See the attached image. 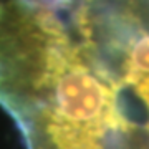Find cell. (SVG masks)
Returning <instances> with one entry per match:
<instances>
[{
    "label": "cell",
    "mask_w": 149,
    "mask_h": 149,
    "mask_svg": "<svg viewBox=\"0 0 149 149\" xmlns=\"http://www.w3.org/2000/svg\"><path fill=\"white\" fill-rule=\"evenodd\" d=\"M146 78H149V35L143 33L129 50L123 81L138 85Z\"/></svg>",
    "instance_id": "obj_1"
},
{
    "label": "cell",
    "mask_w": 149,
    "mask_h": 149,
    "mask_svg": "<svg viewBox=\"0 0 149 149\" xmlns=\"http://www.w3.org/2000/svg\"><path fill=\"white\" fill-rule=\"evenodd\" d=\"M18 0H0V5L2 7H8V5H13V3H17Z\"/></svg>",
    "instance_id": "obj_2"
}]
</instances>
